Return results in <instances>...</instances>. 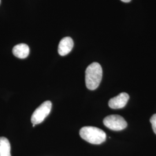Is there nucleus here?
<instances>
[{
	"label": "nucleus",
	"instance_id": "nucleus-4",
	"mask_svg": "<svg viewBox=\"0 0 156 156\" xmlns=\"http://www.w3.org/2000/svg\"><path fill=\"white\" fill-rule=\"evenodd\" d=\"M107 128L113 131H121L127 127V123L122 116L113 115L106 116L103 121Z\"/></svg>",
	"mask_w": 156,
	"mask_h": 156
},
{
	"label": "nucleus",
	"instance_id": "nucleus-7",
	"mask_svg": "<svg viewBox=\"0 0 156 156\" xmlns=\"http://www.w3.org/2000/svg\"><path fill=\"white\" fill-rule=\"evenodd\" d=\"M12 52L15 57L23 59L28 56L30 53V48L28 45L25 44H20L14 46Z\"/></svg>",
	"mask_w": 156,
	"mask_h": 156
},
{
	"label": "nucleus",
	"instance_id": "nucleus-8",
	"mask_svg": "<svg viewBox=\"0 0 156 156\" xmlns=\"http://www.w3.org/2000/svg\"><path fill=\"white\" fill-rule=\"evenodd\" d=\"M0 156H11L10 143L5 137H0Z\"/></svg>",
	"mask_w": 156,
	"mask_h": 156
},
{
	"label": "nucleus",
	"instance_id": "nucleus-9",
	"mask_svg": "<svg viewBox=\"0 0 156 156\" xmlns=\"http://www.w3.org/2000/svg\"><path fill=\"white\" fill-rule=\"evenodd\" d=\"M151 124L152 126V128L154 132V133L156 134V114L153 115L151 118Z\"/></svg>",
	"mask_w": 156,
	"mask_h": 156
},
{
	"label": "nucleus",
	"instance_id": "nucleus-3",
	"mask_svg": "<svg viewBox=\"0 0 156 156\" xmlns=\"http://www.w3.org/2000/svg\"><path fill=\"white\" fill-rule=\"evenodd\" d=\"M51 106V102L49 101H46L43 102L34 112L31 119V123L34 125L42 123L50 113Z\"/></svg>",
	"mask_w": 156,
	"mask_h": 156
},
{
	"label": "nucleus",
	"instance_id": "nucleus-1",
	"mask_svg": "<svg viewBox=\"0 0 156 156\" xmlns=\"http://www.w3.org/2000/svg\"><path fill=\"white\" fill-rule=\"evenodd\" d=\"M102 78V69L98 62H93L87 68L85 72V82L88 89L98 88Z\"/></svg>",
	"mask_w": 156,
	"mask_h": 156
},
{
	"label": "nucleus",
	"instance_id": "nucleus-10",
	"mask_svg": "<svg viewBox=\"0 0 156 156\" xmlns=\"http://www.w3.org/2000/svg\"><path fill=\"white\" fill-rule=\"evenodd\" d=\"M122 1H123L124 2H130L131 0H121Z\"/></svg>",
	"mask_w": 156,
	"mask_h": 156
},
{
	"label": "nucleus",
	"instance_id": "nucleus-6",
	"mask_svg": "<svg viewBox=\"0 0 156 156\" xmlns=\"http://www.w3.org/2000/svg\"><path fill=\"white\" fill-rule=\"evenodd\" d=\"M73 41L70 37H65L60 41L58 48V52L60 56H64L68 55L73 49Z\"/></svg>",
	"mask_w": 156,
	"mask_h": 156
},
{
	"label": "nucleus",
	"instance_id": "nucleus-5",
	"mask_svg": "<svg viewBox=\"0 0 156 156\" xmlns=\"http://www.w3.org/2000/svg\"><path fill=\"white\" fill-rule=\"evenodd\" d=\"M129 96L126 93H122L111 98L108 103L109 107L112 109H120L123 108L126 105L129 100Z\"/></svg>",
	"mask_w": 156,
	"mask_h": 156
},
{
	"label": "nucleus",
	"instance_id": "nucleus-2",
	"mask_svg": "<svg viewBox=\"0 0 156 156\" xmlns=\"http://www.w3.org/2000/svg\"><path fill=\"white\" fill-rule=\"evenodd\" d=\"M79 134L82 139L91 144L100 145L106 140L105 133L101 129L95 127H84L80 129Z\"/></svg>",
	"mask_w": 156,
	"mask_h": 156
}]
</instances>
